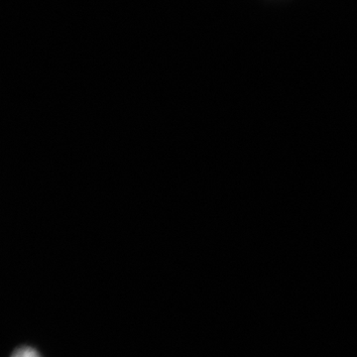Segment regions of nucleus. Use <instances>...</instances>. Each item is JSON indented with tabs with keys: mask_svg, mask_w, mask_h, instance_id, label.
Returning a JSON list of instances; mask_svg holds the SVG:
<instances>
[{
	"mask_svg": "<svg viewBox=\"0 0 357 357\" xmlns=\"http://www.w3.org/2000/svg\"><path fill=\"white\" fill-rule=\"evenodd\" d=\"M11 357H41L38 352L31 347H21L17 351H14Z\"/></svg>",
	"mask_w": 357,
	"mask_h": 357,
	"instance_id": "obj_1",
	"label": "nucleus"
}]
</instances>
